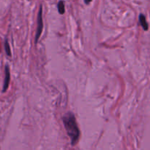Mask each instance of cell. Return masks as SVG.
Here are the masks:
<instances>
[{
  "label": "cell",
  "instance_id": "4",
  "mask_svg": "<svg viewBox=\"0 0 150 150\" xmlns=\"http://www.w3.org/2000/svg\"><path fill=\"white\" fill-rule=\"evenodd\" d=\"M139 22H140L141 25L143 27V29L144 30H148V28H149V25H148L147 21L146 20V17L144 14L141 13L140 16H139Z\"/></svg>",
  "mask_w": 150,
  "mask_h": 150
},
{
  "label": "cell",
  "instance_id": "5",
  "mask_svg": "<svg viewBox=\"0 0 150 150\" xmlns=\"http://www.w3.org/2000/svg\"><path fill=\"white\" fill-rule=\"evenodd\" d=\"M57 9H58V12L59 14H64V12H65V6H64V2L62 0H61V1L58 2V4H57Z\"/></svg>",
  "mask_w": 150,
  "mask_h": 150
},
{
  "label": "cell",
  "instance_id": "1",
  "mask_svg": "<svg viewBox=\"0 0 150 150\" xmlns=\"http://www.w3.org/2000/svg\"><path fill=\"white\" fill-rule=\"evenodd\" d=\"M62 121L67 135L71 139L72 145H76L80 137V130L74 114L71 112L65 113L63 116Z\"/></svg>",
  "mask_w": 150,
  "mask_h": 150
},
{
  "label": "cell",
  "instance_id": "6",
  "mask_svg": "<svg viewBox=\"0 0 150 150\" xmlns=\"http://www.w3.org/2000/svg\"><path fill=\"white\" fill-rule=\"evenodd\" d=\"M4 47H5L6 54H7L8 56H11V51H10V45H9L8 41H7V40H6L5 43H4Z\"/></svg>",
  "mask_w": 150,
  "mask_h": 150
},
{
  "label": "cell",
  "instance_id": "2",
  "mask_svg": "<svg viewBox=\"0 0 150 150\" xmlns=\"http://www.w3.org/2000/svg\"><path fill=\"white\" fill-rule=\"evenodd\" d=\"M42 28H43V22H42V7L40 6L39 11L38 14V25H37V31L35 35V44L38 42L39 38L42 33Z\"/></svg>",
  "mask_w": 150,
  "mask_h": 150
},
{
  "label": "cell",
  "instance_id": "7",
  "mask_svg": "<svg viewBox=\"0 0 150 150\" xmlns=\"http://www.w3.org/2000/svg\"><path fill=\"white\" fill-rule=\"evenodd\" d=\"M92 1V0H84V2L86 4H89Z\"/></svg>",
  "mask_w": 150,
  "mask_h": 150
},
{
  "label": "cell",
  "instance_id": "3",
  "mask_svg": "<svg viewBox=\"0 0 150 150\" xmlns=\"http://www.w3.org/2000/svg\"><path fill=\"white\" fill-rule=\"evenodd\" d=\"M4 84H3V89L2 92L4 93L7 90L9 87V84H10V69H9L8 66L6 65L5 69H4Z\"/></svg>",
  "mask_w": 150,
  "mask_h": 150
}]
</instances>
